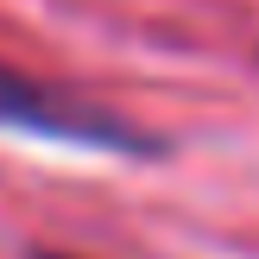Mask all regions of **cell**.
<instances>
[{
	"label": "cell",
	"instance_id": "1",
	"mask_svg": "<svg viewBox=\"0 0 259 259\" xmlns=\"http://www.w3.org/2000/svg\"><path fill=\"white\" fill-rule=\"evenodd\" d=\"M0 126H13V133H32L38 126V139L76 146V139H89V126H95V108L57 95V89H45V82H32V76H19L13 63H0Z\"/></svg>",
	"mask_w": 259,
	"mask_h": 259
},
{
	"label": "cell",
	"instance_id": "2",
	"mask_svg": "<svg viewBox=\"0 0 259 259\" xmlns=\"http://www.w3.org/2000/svg\"><path fill=\"white\" fill-rule=\"evenodd\" d=\"M38 259H63V253H38Z\"/></svg>",
	"mask_w": 259,
	"mask_h": 259
}]
</instances>
